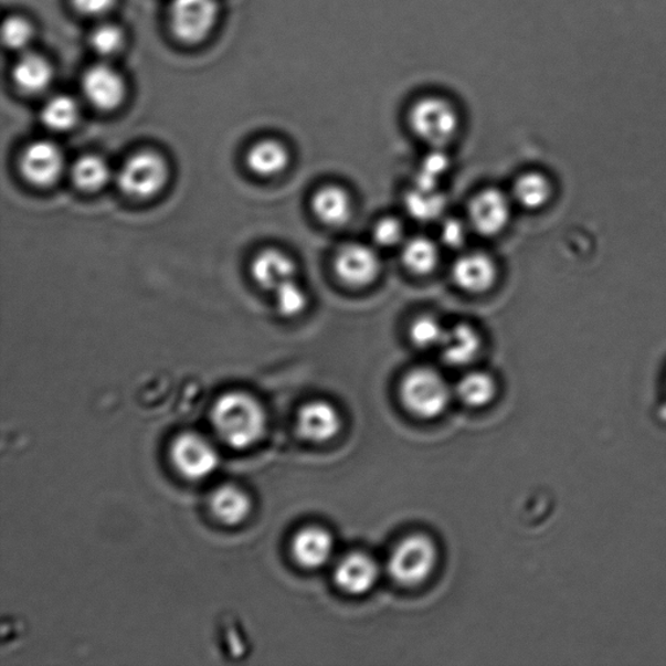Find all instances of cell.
Instances as JSON below:
<instances>
[{"label":"cell","instance_id":"1","mask_svg":"<svg viewBox=\"0 0 666 666\" xmlns=\"http://www.w3.org/2000/svg\"><path fill=\"white\" fill-rule=\"evenodd\" d=\"M212 421L226 444L246 448L262 436L266 419L257 400L246 393L231 392L216 402Z\"/></svg>","mask_w":666,"mask_h":666},{"label":"cell","instance_id":"2","mask_svg":"<svg viewBox=\"0 0 666 666\" xmlns=\"http://www.w3.org/2000/svg\"><path fill=\"white\" fill-rule=\"evenodd\" d=\"M408 121L415 136L441 149L456 137L459 114L455 104L444 95L426 94L410 106Z\"/></svg>","mask_w":666,"mask_h":666},{"label":"cell","instance_id":"3","mask_svg":"<svg viewBox=\"0 0 666 666\" xmlns=\"http://www.w3.org/2000/svg\"><path fill=\"white\" fill-rule=\"evenodd\" d=\"M402 404L422 420L441 416L451 401V390L444 378L433 369H415L402 380Z\"/></svg>","mask_w":666,"mask_h":666},{"label":"cell","instance_id":"4","mask_svg":"<svg viewBox=\"0 0 666 666\" xmlns=\"http://www.w3.org/2000/svg\"><path fill=\"white\" fill-rule=\"evenodd\" d=\"M437 563V550L433 539L415 533L402 539L388 560V572L394 582L413 588L433 574Z\"/></svg>","mask_w":666,"mask_h":666},{"label":"cell","instance_id":"5","mask_svg":"<svg viewBox=\"0 0 666 666\" xmlns=\"http://www.w3.org/2000/svg\"><path fill=\"white\" fill-rule=\"evenodd\" d=\"M168 18L176 39L199 45L214 31L219 6L216 0H172Z\"/></svg>","mask_w":666,"mask_h":666},{"label":"cell","instance_id":"6","mask_svg":"<svg viewBox=\"0 0 666 666\" xmlns=\"http://www.w3.org/2000/svg\"><path fill=\"white\" fill-rule=\"evenodd\" d=\"M167 179L168 168L163 158L156 152L142 151L127 160L117 181L123 193L134 199H149L163 189Z\"/></svg>","mask_w":666,"mask_h":666},{"label":"cell","instance_id":"7","mask_svg":"<svg viewBox=\"0 0 666 666\" xmlns=\"http://www.w3.org/2000/svg\"><path fill=\"white\" fill-rule=\"evenodd\" d=\"M83 92L92 106L101 112H113L126 98V83L112 65L99 63L85 72Z\"/></svg>","mask_w":666,"mask_h":666},{"label":"cell","instance_id":"8","mask_svg":"<svg viewBox=\"0 0 666 666\" xmlns=\"http://www.w3.org/2000/svg\"><path fill=\"white\" fill-rule=\"evenodd\" d=\"M335 271L341 282L350 287L362 288L376 282L380 273V261L371 247L348 244L336 254Z\"/></svg>","mask_w":666,"mask_h":666},{"label":"cell","instance_id":"9","mask_svg":"<svg viewBox=\"0 0 666 666\" xmlns=\"http://www.w3.org/2000/svg\"><path fill=\"white\" fill-rule=\"evenodd\" d=\"M172 457L180 473L189 479L208 477L218 465L215 450L195 434L181 435L173 444Z\"/></svg>","mask_w":666,"mask_h":666},{"label":"cell","instance_id":"10","mask_svg":"<svg viewBox=\"0 0 666 666\" xmlns=\"http://www.w3.org/2000/svg\"><path fill=\"white\" fill-rule=\"evenodd\" d=\"M468 214L475 231L483 236H496L510 221V204L500 190L486 189L475 195Z\"/></svg>","mask_w":666,"mask_h":666},{"label":"cell","instance_id":"11","mask_svg":"<svg viewBox=\"0 0 666 666\" xmlns=\"http://www.w3.org/2000/svg\"><path fill=\"white\" fill-rule=\"evenodd\" d=\"M21 171L34 186L54 184L63 171V156L57 146L50 141H36L28 146L21 157Z\"/></svg>","mask_w":666,"mask_h":666},{"label":"cell","instance_id":"12","mask_svg":"<svg viewBox=\"0 0 666 666\" xmlns=\"http://www.w3.org/2000/svg\"><path fill=\"white\" fill-rule=\"evenodd\" d=\"M335 583L348 595H364L374 589L379 567L371 556L355 552L342 558L335 568Z\"/></svg>","mask_w":666,"mask_h":666},{"label":"cell","instance_id":"13","mask_svg":"<svg viewBox=\"0 0 666 666\" xmlns=\"http://www.w3.org/2000/svg\"><path fill=\"white\" fill-rule=\"evenodd\" d=\"M342 426L339 410L327 401H313L298 414L299 434L311 443H327L338 436Z\"/></svg>","mask_w":666,"mask_h":666},{"label":"cell","instance_id":"14","mask_svg":"<svg viewBox=\"0 0 666 666\" xmlns=\"http://www.w3.org/2000/svg\"><path fill=\"white\" fill-rule=\"evenodd\" d=\"M293 558L305 569H320L332 559L335 540L331 532L318 526L299 531L292 543Z\"/></svg>","mask_w":666,"mask_h":666},{"label":"cell","instance_id":"15","mask_svg":"<svg viewBox=\"0 0 666 666\" xmlns=\"http://www.w3.org/2000/svg\"><path fill=\"white\" fill-rule=\"evenodd\" d=\"M452 274L461 289L468 293H485L494 287L497 268L488 255L472 253L456 261Z\"/></svg>","mask_w":666,"mask_h":666},{"label":"cell","instance_id":"16","mask_svg":"<svg viewBox=\"0 0 666 666\" xmlns=\"http://www.w3.org/2000/svg\"><path fill=\"white\" fill-rule=\"evenodd\" d=\"M252 276L263 289L276 292L284 284L295 281V262L287 254L269 249L254 258Z\"/></svg>","mask_w":666,"mask_h":666},{"label":"cell","instance_id":"17","mask_svg":"<svg viewBox=\"0 0 666 666\" xmlns=\"http://www.w3.org/2000/svg\"><path fill=\"white\" fill-rule=\"evenodd\" d=\"M53 67L47 59L27 51L12 70V80L18 89L32 95L45 92L53 82Z\"/></svg>","mask_w":666,"mask_h":666},{"label":"cell","instance_id":"18","mask_svg":"<svg viewBox=\"0 0 666 666\" xmlns=\"http://www.w3.org/2000/svg\"><path fill=\"white\" fill-rule=\"evenodd\" d=\"M479 334L472 326L457 325L445 332L441 343L443 360L451 366H466L480 350Z\"/></svg>","mask_w":666,"mask_h":666},{"label":"cell","instance_id":"19","mask_svg":"<svg viewBox=\"0 0 666 666\" xmlns=\"http://www.w3.org/2000/svg\"><path fill=\"white\" fill-rule=\"evenodd\" d=\"M311 207L319 221L329 226L347 224L353 212L349 194L336 186L319 189L314 195Z\"/></svg>","mask_w":666,"mask_h":666},{"label":"cell","instance_id":"20","mask_svg":"<svg viewBox=\"0 0 666 666\" xmlns=\"http://www.w3.org/2000/svg\"><path fill=\"white\" fill-rule=\"evenodd\" d=\"M247 167L255 175L269 178L279 175L289 163V152L281 142L266 140L254 145L246 157Z\"/></svg>","mask_w":666,"mask_h":666},{"label":"cell","instance_id":"21","mask_svg":"<svg viewBox=\"0 0 666 666\" xmlns=\"http://www.w3.org/2000/svg\"><path fill=\"white\" fill-rule=\"evenodd\" d=\"M211 507L223 524L234 526L243 522L247 517L251 511V500L240 488L229 485L216 489L212 495Z\"/></svg>","mask_w":666,"mask_h":666},{"label":"cell","instance_id":"22","mask_svg":"<svg viewBox=\"0 0 666 666\" xmlns=\"http://www.w3.org/2000/svg\"><path fill=\"white\" fill-rule=\"evenodd\" d=\"M515 197L525 209L538 210L545 208L552 197V186L545 175L538 172L525 173L516 181Z\"/></svg>","mask_w":666,"mask_h":666},{"label":"cell","instance_id":"23","mask_svg":"<svg viewBox=\"0 0 666 666\" xmlns=\"http://www.w3.org/2000/svg\"><path fill=\"white\" fill-rule=\"evenodd\" d=\"M402 263L416 275H429L433 273L438 263V251L436 245L427 237H414L409 240L402 249Z\"/></svg>","mask_w":666,"mask_h":666},{"label":"cell","instance_id":"24","mask_svg":"<svg viewBox=\"0 0 666 666\" xmlns=\"http://www.w3.org/2000/svg\"><path fill=\"white\" fill-rule=\"evenodd\" d=\"M456 392L465 405L483 408L494 400L496 383L486 372H471L459 380Z\"/></svg>","mask_w":666,"mask_h":666},{"label":"cell","instance_id":"25","mask_svg":"<svg viewBox=\"0 0 666 666\" xmlns=\"http://www.w3.org/2000/svg\"><path fill=\"white\" fill-rule=\"evenodd\" d=\"M78 106L68 95H55L42 107L41 120L55 131H65L75 127L78 120Z\"/></svg>","mask_w":666,"mask_h":666},{"label":"cell","instance_id":"26","mask_svg":"<svg viewBox=\"0 0 666 666\" xmlns=\"http://www.w3.org/2000/svg\"><path fill=\"white\" fill-rule=\"evenodd\" d=\"M72 178L85 192H95L106 184L109 178L108 166L97 156H85L73 166Z\"/></svg>","mask_w":666,"mask_h":666},{"label":"cell","instance_id":"27","mask_svg":"<svg viewBox=\"0 0 666 666\" xmlns=\"http://www.w3.org/2000/svg\"><path fill=\"white\" fill-rule=\"evenodd\" d=\"M409 214L419 221H434L443 214L445 200L437 190H421L414 188L406 197Z\"/></svg>","mask_w":666,"mask_h":666},{"label":"cell","instance_id":"28","mask_svg":"<svg viewBox=\"0 0 666 666\" xmlns=\"http://www.w3.org/2000/svg\"><path fill=\"white\" fill-rule=\"evenodd\" d=\"M124 33L119 27L112 23H101L95 27L89 36L91 47L102 57H112L124 46Z\"/></svg>","mask_w":666,"mask_h":666},{"label":"cell","instance_id":"29","mask_svg":"<svg viewBox=\"0 0 666 666\" xmlns=\"http://www.w3.org/2000/svg\"><path fill=\"white\" fill-rule=\"evenodd\" d=\"M446 329L443 328L441 321L431 316H422L413 321L410 326V339L414 346L429 349L441 347Z\"/></svg>","mask_w":666,"mask_h":666},{"label":"cell","instance_id":"30","mask_svg":"<svg viewBox=\"0 0 666 666\" xmlns=\"http://www.w3.org/2000/svg\"><path fill=\"white\" fill-rule=\"evenodd\" d=\"M277 311L283 317L293 318L304 313L307 306L305 290L295 281L284 284L282 288L274 292Z\"/></svg>","mask_w":666,"mask_h":666},{"label":"cell","instance_id":"31","mask_svg":"<svg viewBox=\"0 0 666 666\" xmlns=\"http://www.w3.org/2000/svg\"><path fill=\"white\" fill-rule=\"evenodd\" d=\"M33 27L24 18L12 17L4 21L3 42L12 51H23L25 53L33 41Z\"/></svg>","mask_w":666,"mask_h":666},{"label":"cell","instance_id":"32","mask_svg":"<svg viewBox=\"0 0 666 666\" xmlns=\"http://www.w3.org/2000/svg\"><path fill=\"white\" fill-rule=\"evenodd\" d=\"M450 167V159L444 152L436 150L424 159L415 178V188L421 190H436L437 180L442 178Z\"/></svg>","mask_w":666,"mask_h":666},{"label":"cell","instance_id":"33","mask_svg":"<svg viewBox=\"0 0 666 666\" xmlns=\"http://www.w3.org/2000/svg\"><path fill=\"white\" fill-rule=\"evenodd\" d=\"M402 230L401 223L394 218H384L378 222L374 229V239L379 245L391 247L401 243Z\"/></svg>","mask_w":666,"mask_h":666},{"label":"cell","instance_id":"34","mask_svg":"<svg viewBox=\"0 0 666 666\" xmlns=\"http://www.w3.org/2000/svg\"><path fill=\"white\" fill-rule=\"evenodd\" d=\"M73 9L82 17L104 19L113 11L116 0H71Z\"/></svg>","mask_w":666,"mask_h":666},{"label":"cell","instance_id":"35","mask_svg":"<svg viewBox=\"0 0 666 666\" xmlns=\"http://www.w3.org/2000/svg\"><path fill=\"white\" fill-rule=\"evenodd\" d=\"M465 239L466 231L463 223L455 221V219H450V221L444 223L442 230V240L446 246L451 249L463 246Z\"/></svg>","mask_w":666,"mask_h":666}]
</instances>
